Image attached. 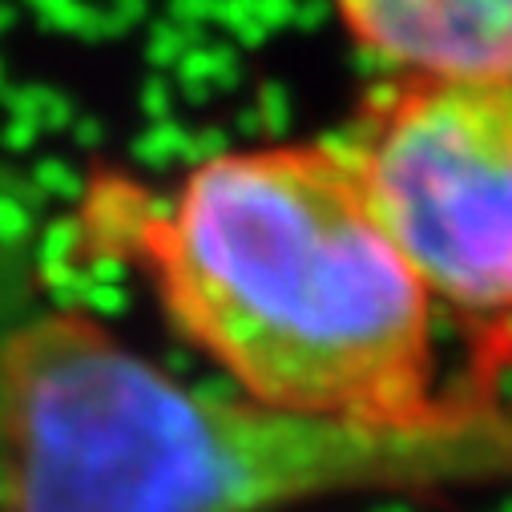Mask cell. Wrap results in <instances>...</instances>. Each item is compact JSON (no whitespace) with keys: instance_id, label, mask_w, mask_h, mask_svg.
<instances>
[{"instance_id":"obj_1","label":"cell","mask_w":512,"mask_h":512,"mask_svg":"<svg viewBox=\"0 0 512 512\" xmlns=\"http://www.w3.org/2000/svg\"><path fill=\"white\" fill-rule=\"evenodd\" d=\"M85 246L134 263L170 323L267 408L416 424L436 375V303L383 230L343 138L234 146L166 194L97 178Z\"/></svg>"},{"instance_id":"obj_2","label":"cell","mask_w":512,"mask_h":512,"mask_svg":"<svg viewBox=\"0 0 512 512\" xmlns=\"http://www.w3.org/2000/svg\"><path fill=\"white\" fill-rule=\"evenodd\" d=\"M512 484V343L416 424L190 388L77 307L0 319V512H283Z\"/></svg>"},{"instance_id":"obj_3","label":"cell","mask_w":512,"mask_h":512,"mask_svg":"<svg viewBox=\"0 0 512 512\" xmlns=\"http://www.w3.org/2000/svg\"><path fill=\"white\" fill-rule=\"evenodd\" d=\"M339 138L432 303L512 343V89L388 77Z\"/></svg>"},{"instance_id":"obj_4","label":"cell","mask_w":512,"mask_h":512,"mask_svg":"<svg viewBox=\"0 0 512 512\" xmlns=\"http://www.w3.org/2000/svg\"><path fill=\"white\" fill-rule=\"evenodd\" d=\"M343 33L388 77L512 89V0H331Z\"/></svg>"}]
</instances>
